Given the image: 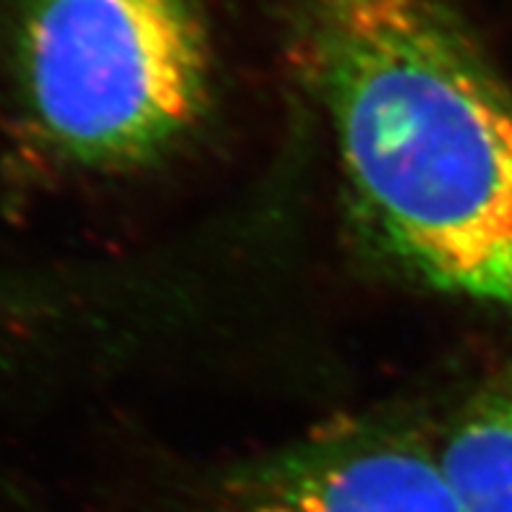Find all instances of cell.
Returning a JSON list of instances; mask_svg holds the SVG:
<instances>
[{"instance_id":"3","label":"cell","mask_w":512,"mask_h":512,"mask_svg":"<svg viewBox=\"0 0 512 512\" xmlns=\"http://www.w3.org/2000/svg\"><path fill=\"white\" fill-rule=\"evenodd\" d=\"M209 512H463L437 445L411 426H337L243 465Z\"/></svg>"},{"instance_id":"2","label":"cell","mask_w":512,"mask_h":512,"mask_svg":"<svg viewBox=\"0 0 512 512\" xmlns=\"http://www.w3.org/2000/svg\"><path fill=\"white\" fill-rule=\"evenodd\" d=\"M16 29L29 123L71 165L139 168L207 115L212 48L196 0H21Z\"/></svg>"},{"instance_id":"1","label":"cell","mask_w":512,"mask_h":512,"mask_svg":"<svg viewBox=\"0 0 512 512\" xmlns=\"http://www.w3.org/2000/svg\"><path fill=\"white\" fill-rule=\"evenodd\" d=\"M343 178L379 249L512 309V92L450 0H293Z\"/></svg>"},{"instance_id":"4","label":"cell","mask_w":512,"mask_h":512,"mask_svg":"<svg viewBox=\"0 0 512 512\" xmlns=\"http://www.w3.org/2000/svg\"><path fill=\"white\" fill-rule=\"evenodd\" d=\"M463 512H512V364L465 400L437 442Z\"/></svg>"}]
</instances>
